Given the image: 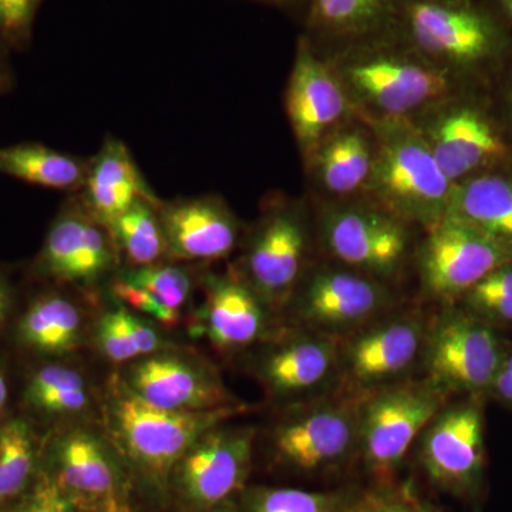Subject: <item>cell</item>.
I'll use <instances>...</instances> for the list:
<instances>
[{"label": "cell", "instance_id": "cell-1", "mask_svg": "<svg viewBox=\"0 0 512 512\" xmlns=\"http://www.w3.org/2000/svg\"><path fill=\"white\" fill-rule=\"evenodd\" d=\"M332 66L349 99L377 119H409L451 89V72L417 55L392 32L349 43Z\"/></svg>", "mask_w": 512, "mask_h": 512}, {"label": "cell", "instance_id": "cell-2", "mask_svg": "<svg viewBox=\"0 0 512 512\" xmlns=\"http://www.w3.org/2000/svg\"><path fill=\"white\" fill-rule=\"evenodd\" d=\"M392 33L448 72L500 62L512 45L503 20L473 0H399Z\"/></svg>", "mask_w": 512, "mask_h": 512}, {"label": "cell", "instance_id": "cell-3", "mask_svg": "<svg viewBox=\"0 0 512 512\" xmlns=\"http://www.w3.org/2000/svg\"><path fill=\"white\" fill-rule=\"evenodd\" d=\"M375 160L366 190L377 205L407 224L429 229L450 210L454 184L409 119L375 121Z\"/></svg>", "mask_w": 512, "mask_h": 512}, {"label": "cell", "instance_id": "cell-4", "mask_svg": "<svg viewBox=\"0 0 512 512\" xmlns=\"http://www.w3.org/2000/svg\"><path fill=\"white\" fill-rule=\"evenodd\" d=\"M116 387L110 413L117 440L128 460L148 477L173 473L204 434L247 409L235 404L204 412H177L144 402L126 383Z\"/></svg>", "mask_w": 512, "mask_h": 512}, {"label": "cell", "instance_id": "cell-5", "mask_svg": "<svg viewBox=\"0 0 512 512\" xmlns=\"http://www.w3.org/2000/svg\"><path fill=\"white\" fill-rule=\"evenodd\" d=\"M450 394L427 380L406 379L362 394L359 453L376 477H392Z\"/></svg>", "mask_w": 512, "mask_h": 512}, {"label": "cell", "instance_id": "cell-6", "mask_svg": "<svg viewBox=\"0 0 512 512\" xmlns=\"http://www.w3.org/2000/svg\"><path fill=\"white\" fill-rule=\"evenodd\" d=\"M507 349L493 325L463 308L448 309L427 326L421 366L450 396L490 393Z\"/></svg>", "mask_w": 512, "mask_h": 512}, {"label": "cell", "instance_id": "cell-7", "mask_svg": "<svg viewBox=\"0 0 512 512\" xmlns=\"http://www.w3.org/2000/svg\"><path fill=\"white\" fill-rule=\"evenodd\" d=\"M289 302L301 329L343 339L390 313L393 295L382 279L335 264L303 275Z\"/></svg>", "mask_w": 512, "mask_h": 512}, {"label": "cell", "instance_id": "cell-8", "mask_svg": "<svg viewBox=\"0 0 512 512\" xmlns=\"http://www.w3.org/2000/svg\"><path fill=\"white\" fill-rule=\"evenodd\" d=\"M362 394L326 393L302 404L275 429L276 456L303 473L328 470L359 451Z\"/></svg>", "mask_w": 512, "mask_h": 512}, {"label": "cell", "instance_id": "cell-9", "mask_svg": "<svg viewBox=\"0 0 512 512\" xmlns=\"http://www.w3.org/2000/svg\"><path fill=\"white\" fill-rule=\"evenodd\" d=\"M429 323L417 313H387L340 339L339 382L365 394L409 379L421 365Z\"/></svg>", "mask_w": 512, "mask_h": 512}, {"label": "cell", "instance_id": "cell-10", "mask_svg": "<svg viewBox=\"0 0 512 512\" xmlns=\"http://www.w3.org/2000/svg\"><path fill=\"white\" fill-rule=\"evenodd\" d=\"M512 254L473 224L447 214L427 229L417 252V272L423 292L433 301L463 298L477 282Z\"/></svg>", "mask_w": 512, "mask_h": 512}, {"label": "cell", "instance_id": "cell-11", "mask_svg": "<svg viewBox=\"0 0 512 512\" xmlns=\"http://www.w3.org/2000/svg\"><path fill=\"white\" fill-rule=\"evenodd\" d=\"M409 224L379 205H336L323 212L320 239L336 264L386 282L402 271Z\"/></svg>", "mask_w": 512, "mask_h": 512}, {"label": "cell", "instance_id": "cell-12", "mask_svg": "<svg viewBox=\"0 0 512 512\" xmlns=\"http://www.w3.org/2000/svg\"><path fill=\"white\" fill-rule=\"evenodd\" d=\"M483 397L447 402L419 437V460L427 478L447 493H474L485 470Z\"/></svg>", "mask_w": 512, "mask_h": 512}, {"label": "cell", "instance_id": "cell-13", "mask_svg": "<svg viewBox=\"0 0 512 512\" xmlns=\"http://www.w3.org/2000/svg\"><path fill=\"white\" fill-rule=\"evenodd\" d=\"M254 440L248 427L218 426L204 434L173 471L185 503L210 511L241 491L251 471Z\"/></svg>", "mask_w": 512, "mask_h": 512}, {"label": "cell", "instance_id": "cell-14", "mask_svg": "<svg viewBox=\"0 0 512 512\" xmlns=\"http://www.w3.org/2000/svg\"><path fill=\"white\" fill-rule=\"evenodd\" d=\"M308 244V227L295 208L269 212L256 228L245 255L242 278L269 308L291 301L305 275Z\"/></svg>", "mask_w": 512, "mask_h": 512}, {"label": "cell", "instance_id": "cell-15", "mask_svg": "<svg viewBox=\"0 0 512 512\" xmlns=\"http://www.w3.org/2000/svg\"><path fill=\"white\" fill-rule=\"evenodd\" d=\"M349 94L332 64L320 59L311 39L299 40L288 89L286 113L303 153L311 157L349 109Z\"/></svg>", "mask_w": 512, "mask_h": 512}, {"label": "cell", "instance_id": "cell-16", "mask_svg": "<svg viewBox=\"0 0 512 512\" xmlns=\"http://www.w3.org/2000/svg\"><path fill=\"white\" fill-rule=\"evenodd\" d=\"M42 471L86 512L123 511L120 473L109 451L84 431H66L42 451Z\"/></svg>", "mask_w": 512, "mask_h": 512}, {"label": "cell", "instance_id": "cell-17", "mask_svg": "<svg viewBox=\"0 0 512 512\" xmlns=\"http://www.w3.org/2000/svg\"><path fill=\"white\" fill-rule=\"evenodd\" d=\"M420 130L454 185L493 170L508 156L507 144L493 121L471 104L443 107Z\"/></svg>", "mask_w": 512, "mask_h": 512}, {"label": "cell", "instance_id": "cell-18", "mask_svg": "<svg viewBox=\"0 0 512 512\" xmlns=\"http://www.w3.org/2000/svg\"><path fill=\"white\" fill-rule=\"evenodd\" d=\"M116 249L109 229L86 208L67 207L47 232L35 272L63 284H93L110 271Z\"/></svg>", "mask_w": 512, "mask_h": 512}, {"label": "cell", "instance_id": "cell-19", "mask_svg": "<svg viewBox=\"0 0 512 512\" xmlns=\"http://www.w3.org/2000/svg\"><path fill=\"white\" fill-rule=\"evenodd\" d=\"M301 330L259 360L258 377L278 399L322 396L339 382L340 339Z\"/></svg>", "mask_w": 512, "mask_h": 512}, {"label": "cell", "instance_id": "cell-20", "mask_svg": "<svg viewBox=\"0 0 512 512\" xmlns=\"http://www.w3.org/2000/svg\"><path fill=\"white\" fill-rule=\"evenodd\" d=\"M124 383L144 402L177 412L239 404L214 373L177 356H147L128 369Z\"/></svg>", "mask_w": 512, "mask_h": 512}, {"label": "cell", "instance_id": "cell-21", "mask_svg": "<svg viewBox=\"0 0 512 512\" xmlns=\"http://www.w3.org/2000/svg\"><path fill=\"white\" fill-rule=\"evenodd\" d=\"M167 254L183 261H215L234 251L238 222L214 197L158 204Z\"/></svg>", "mask_w": 512, "mask_h": 512}, {"label": "cell", "instance_id": "cell-22", "mask_svg": "<svg viewBox=\"0 0 512 512\" xmlns=\"http://www.w3.org/2000/svg\"><path fill=\"white\" fill-rule=\"evenodd\" d=\"M205 295V332L218 348H247L268 332L269 306L242 276H211Z\"/></svg>", "mask_w": 512, "mask_h": 512}, {"label": "cell", "instance_id": "cell-23", "mask_svg": "<svg viewBox=\"0 0 512 512\" xmlns=\"http://www.w3.org/2000/svg\"><path fill=\"white\" fill-rule=\"evenodd\" d=\"M80 190L83 207L106 228L137 201H158L130 151L116 138H107L97 156L87 164Z\"/></svg>", "mask_w": 512, "mask_h": 512}, {"label": "cell", "instance_id": "cell-24", "mask_svg": "<svg viewBox=\"0 0 512 512\" xmlns=\"http://www.w3.org/2000/svg\"><path fill=\"white\" fill-rule=\"evenodd\" d=\"M375 148V137L363 128L330 131L311 156L320 185L339 197L365 188L372 173Z\"/></svg>", "mask_w": 512, "mask_h": 512}, {"label": "cell", "instance_id": "cell-25", "mask_svg": "<svg viewBox=\"0 0 512 512\" xmlns=\"http://www.w3.org/2000/svg\"><path fill=\"white\" fill-rule=\"evenodd\" d=\"M448 214L470 222L512 254V173L485 171L454 185Z\"/></svg>", "mask_w": 512, "mask_h": 512}, {"label": "cell", "instance_id": "cell-26", "mask_svg": "<svg viewBox=\"0 0 512 512\" xmlns=\"http://www.w3.org/2000/svg\"><path fill=\"white\" fill-rule=\"evenodd\" d=\"M20 348L42 357L73 352L82 336V315L70 299L43 293L26 306L15 329Z\"/></svg>", "mask_w": 512, "mask_h": 512}, {"label": "cell", "instance_id": "cell-27", "mask_svg": "<svg viewBox=\"0 0 512 512\" xmlns=\"http://www.w3.org/2000/svg\"><path fill=\"white\" fill-rule=\"evenodd\" d=\"M399 0H309V26L328 39L349 43L393 28Z\"/></svg>", "mask_w": 512, "mask_h": 512}, {"label": "cell", "instance_id": "cell-28", "mask_svg": "<svg viewBox=\"0 0 512 512\" xmlns=\"http://www.w3.org/2000/svg\"><path fill=\"white\" fill-rule=\"evenodd\" d=\"M42 446L25 417L0 423V512H10L29 493L42 470Z\"/></svg>", "mask_w": 512, "mask_h": 512}, {"label": "cell", "instance_id": "cell-29", "mask_svg": "<svg viewBox=\"0 0 512 512\" xmlns=\"http://www.w3.org/2000/svg\"><path fill=\"white\" fill-rule=\"evenodd\" d=\"M87 164L39 143L0 148V174L50 190L74 191L83 187Z\"/></svg>", "mask_w": 512, "mask_h": 512}, {"label": "cell", "instance_id": "cell-30", "mask_svg": "<svg viewBox=\"0 0 512 512\" xmlns=\"http://www.w3.org/2000/svg\"><path fill=\"white\" fill-rule=\"evenodd\" d=\"M23 402L39 416H70L89 403L86 383L76 370L62 365H43L30 373Z\"/></svg>", "mask_w": 512, "mask_h": 512}, {"label": "cell", "instance_id": "cell-31", "mask_svg": "<svg viewBox=\"0 0 512 512\" xmlns=\"http://www.w3.org/2000/svg\"><path fill=\"white\" fill-rule=\"evenodd\" d=\"M107 229L131 268L157 264L158 259L167 254L158 201H137Z\"/></svg>", "mask_w": 512, "mask_h": 512}, {"label": "cell", "instance_id": "cell-32", "mask_svg": "<svg viewBox=\"0 0 512 512\" xmlns=\"http://www.w3.org/2000/svg\"><path fill=\"white\" fill-rule=\"evenodd\" d=\"M353 501L340 493L256 487L245 493L244 508L245 512H346Z\"/></svg>", "mask_w": 512, "mask_h": 512}, {"label": "cell", "instance_id": "cell-33", "mask_svg": "<svg viewBox=\"0 0 512 512\" xmlns=\"http://www.w3.org/2000/svg\"><path fill=\"white\" fill-rule=\"evenodd\" d=\"M460 301L464 311L490 325L512 323V262L485 275Z\"/></svg>", "mask_w": 512, "mask_h": 512}, {"label": "cell", "instance_id": "cell-34", "mask_svg": "<svg viewBox=\"0 0 512 512\" xmlns=\"http://www.w3.org/2000/svg\"><path fill=\"white\" fill-rule=\"evenodd\" d=\"M120 279L150 293L170 311L180 313L191 292V278L184 269L171 265L130 268Z\"/></svg>", "mask_w": 512, "mask_h": 512}, {"label": "cell", "instance_id": "cell-35", "mask_svg": "<svg viewBox=\"0 0 512 512\" xmlns=\"http://www.w3.org/2000/svg\"><path fill=\"white\" fill-rule=\"evenodd\" d=\"M43 0H0V45L25 49Z\"/></svg>", "mask_w": 512, "mask_h": 512}, {"label": "cell", "instance_id": "cell-36", "mask_svg": "<svg viewBox=\"0 0 512 512\" xmlns=\"http://www.w3.org/2000/svg\"><path fill=\"white\" fill-rule=\"evenodd\" d=\"M97 342L111 362L126 363L140 357L126 319L124 306L106 313L96 329Z\"/></svg>", "mask_w": 512, "mask_h": 512}, {"label": "cell", "instance_id": "cell-37", "mask_svg": "<svg viewBox=\"0 0 512 512\" xmlns=\"http://www.w3.org/2000/svg\"><path fill=\"white\" fill-rule=\"evenodd\" d=\"M10 512H86L74 504L59 487L40 470L29 493Z\"/></svg>", "mask_w": 512, "mask_h": 512}, {"label": "cell", "instance_id": "cell-38", "mask_svg": "<svg viewBox=\"0 0 512 512\" xmlns=\"http://www.w3.org/2000/svg\"><path fill=\"white\" fill-rule=\"evenodd\" d=\"M114 295L120 298L121 301L127 303L131 308L146 313V315L153 316L158 322L163 323L165 326L177 325L180 320V313L170 311L161 305L156 298L144 289L138 288L136 285L128 284L123 279H117L116 284L113 286Z\"/></svg>", "mask_w": 512, "mask_h": 512}, {"label": "cell", "instance_id": "cell-39", "mask_svg": "<svg viewBox=\"0 0 512 512\" xmlns=\"http://www.w3.org/2000/svg\"><path fill=\"white\" fill-rule=\"evenodd\" d=\"M419 498L410 490H376L356 498L346 512H416Z\"/></svg>", "mask_w": 512, "mask_h": 512}, {"label": "cell", "instance_id": "cell-40", "mask_svg": "<svg viewBox=\"0 0 512 512\" xmlns=\"http://www.w3.org/2000/svg\"><path fill=\"white\" fill-rule=\"evenodd\" d=\"M126 319L140 356H153L157 350L161 349V339L156 330L143 320L138 319L133 313L128 312L127 309Z\"/></svg>", "mask_w": 512, "mask_h": 512}, {"label": "cell", "instance_id": "cell-41", "mask_svg": "<svg viewBox=\"0 0 512 512\" xmlns=\"http://www.w3.org/2000/svg\"><path fill=\"white\" fill-rule=\"evenodd\" d=\"M490 393H493L507 406L512 407V350L510 352L507 350V355L504 357L500 372L495 377Z\"/></svg>", "mask_w": 512, "mask_h": 512}, {"label": "cell", "instance_id": "cell-42", "mask_svg": "<svg viewBox=\"0 0 512 512\" xmlns=\"http://www.w3.org/2000/svg\"><path fill=\"white\" fill-rule=\"evenodd\" d=\"M13 301H15V292H13L12 282L9 281L5 272L0 271V330L8 322Z\"/></svg>", "mask_w": 512, "mask_h": 512}, {"label": "cell", "instance_id": "cell-43", "mask_svg": "<svg viewBox=\"0 0 512 512\" xmlns=\"http://www.w3.org/2000/svg\"><path fill=\"white\" fill-rule=\"evenodd\" d=\"M10 386L5 367L0 362V423L9 416Z\"/></svg>", "mask_w": 512, "mask_h": 512}, {"label": "cell", "instance_id": "cell-44", "mask_svg": "<svg viewBox=\"0 0 512 512\" xmlns=\"http://www.w3.org/2000/svg\"><path fill=\"white\" fill-rule=\"evenodd\" d=\"M491 10L503 20L507 28H512V0H493Z\"/></svg>", "mask_w": 512, "mask_h": 512}, {"label": "cell", "instance_id": "cell-45", "mask_svg": "<svg viewBox=\"0 0 512 512\" xmlns=\"http://www.w3.org/2000/svg\"><path fill=\"white\" fill-rule=\"evenodd\" d=\"M9 84L10 72L8 63H6L5 56H3L2 53V49H0V92H3V90H8Z\"/></svg>", "mask_w": 512, "mask_h": 512}, {"label": "cell", "instance_id": "cell-46", "mask_svg": "<svg viewBox=\"0 0 512 512\" xmlns=\"http://www.w3.org/2000/svg\"><path fill=\"white\" fill-rule=\"evenodd\" d=\"M416 512H444V511L437 510L436 507H431V505L421 503L420 500H417Z\"/></svg>", "mask_w": 512, "mask_h": 512}, {"label": "cell", "instance_id": "cell-47", "mask_svg": "<svg viewBox=\"0 0 512 512\" xmlns=\"http://www.w3.org/2000/svg\"><path fill=\"white\" fill-rule=\"evenodd\" d=\"M205 512H237L234 510V508L231 507V505H228V503L220 505V507L212 508L210 511Z\"/></svg>", "mask_w": 512, "mask_h": 512}, {"label": "cell", "instance_id": "cell-48", "mask_svg": "<svg viewBox=\"0 0 512 512\" xmlns=\"http://www.w3.org/2000/svg\"><path fill=\"white\" fill-rule=\"evenodd\" d=\"M262 2L272 3V5L286 6L298 2V0H262Z\"/></svg>", "mask_w": 512, "mask_h": 512}, {"label": "cell", "instance_id": "cell-49", "mask_svg": "<svg viewBox=\"0 0 512 512\" xmlns=\"http://www.w3.org/2000/svg\"><path fill=\"white\" fill-rule=\"evenodd\" d=\"M508 104H510V111L512 116V87L510 89V94H508Z\"/></svg>", "mask_w": 512, "mask_h": 512}, {"label": "cell", "instance_id": "cell-50", "mask_svg": "<svg viewBox=\"0 0 512 512\" xmlns=\"http://www.w3.org/2000/svg\"><path fill=\"white\" fill-rule=\"evenodd\" d=\"M116 512H124V510L123 511H116Z\"/></svg>", "mask_w": 512, "mask_h": 512}]
</instances>
